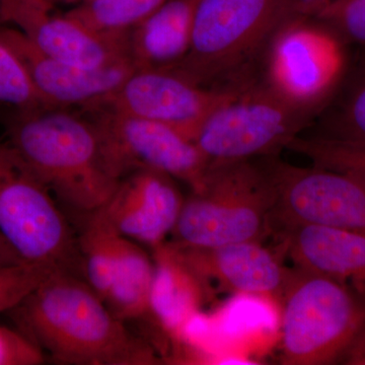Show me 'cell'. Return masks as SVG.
I'll use <instances>...</instances> for the list:
<instances>
[{
    "label": "cell",
    "instance_id": "cell-1",
    "mask_svg": "<svg viewBox=\"0 0 365 365\" xmlns=\"http://www.w3.org/2000/svg\"><path fill=\"white\" fill-rule=\"evenodd\" d=\"M19 325L54 361L150 365L160 359L79 276L55 273L13 309Z\"/></svg>",
    "mask_w": 365,
    "mask_h": 365
},
{
    "label": "cell",
    "instance_id": "cell-2",
    "mask_svg": "<svg viewBox=\"0 0 365 365\" xmlns=\"http://www.w3.org/2000/svg\"><path fill=\"white\" fill-rule=\"evenodd\" d=\"M9 144L57 200L79 212L98 210L120 180L106 162L97 127L85 113L50 108L20 113Z\"/></svg>",
    "mask_w": 365,
    "mask_h": 365
},
{
    "label": "cell",
    "instance_id": "cell-3",
    "mask_svg": "<svg viewBox=\"0 0 365 365\" xmlns=\"http://www.w3.org/2000/svg\"><path fill=\"white\" fill-rule=\"evenodd\" d=\"M292 16L287 0H199L189 52L170 69L205 88L242 85Z\"/></svg>",
    "mask_w": 365,
    "mask_h": 365
},
{
    "label": "cell",
    "instance_id": "cell-4",
    "mask_svg": "<svg viewBox=\"0 0 365 365\" xmlns=\"http://www.w3.org/2000/svg\"><path fill=\"white\" fill-rule=\"evenodd\" d=\"M275 191L263 160H239L209 168L202 186L184 200L173 242L215 248L260 242L272 223Z\"/></svg>",
    "mask_w": 365,
    "mask_h": 365
},
{
    "label": "cell",
    "instance_id": "cell-5",
    "mask_svg": "<svg viewBox=\"0 0 365 365\" xmlns=\"http://www.w3.org/2000/svg\"><path fill=\"white\" fill-rule=\"evenodd\" d=\"M282 299V364H341L365 323L364 297L340 281L295 268Z\"/></svg>",
    "mask_w": 365,
    "mask_h": 365
},
{
    "label": "cell",
    "instance_id": "cell-6",
    "mask_svg": "<svg viewBox=\"0 0 365 365\" xmlns=\"http://www.w3.org/2000/svg\"><path fill=\"white\" fill-rule=\"evenodd\" d=\"M55 199L19 153L0 144V235L21 261L81 277L78 239Z\"/></svg>",
    "mask_w": 365,
    "mask_h": 365
},
{
    "label": "cell",
    "instance_id": "cell-7",
    "mask_svg": "<svg viewBox=\"0 0 365 365\" xmlns=\"http://www.w3.org/2000/svg\"><path fill=\"white\" fill-rule=\"evenodd\" d=\"M346 43L314 16H292L273 34L258 79L287 104L316 118L349 71Z\"/></svg>",
    "mask_w": 365,
    "mask_h": 365
},
{
    "label": "cell",
    "instance_id": "cell-8",
    "mask_svg": "<svg viewBox=\"0 0 365 365\" xmlns=\"http://www.w3.org/2000/svg\"><path fill=\"white\" fill-rule=\"evenodd\" d=\"M314 119L253 79L235 88L232 95L209 114L193 141L210 167L275 157Z\"/></svg>",
    "mask_w": 365,
    "mask_h": 365
},
{
    "label": "cell",
    "instance_id": "cell-9",
    "mask_svg": "<svg viewBox=\"0 0 365 365\" xmlns=\"http://www.w3.org/2000/svg\"><path fill=\"white\" fill-rule=\"evenodd\" d=\"M83 112L97 127L112 174L121 181L141 170H157L187 182L192 191L202 186L210 165L196 143L168 125L88 108Z\"/></svg>",
    "mask_w": 365,
    "mask_h": 365
},
{
    "label": "cell",
    "instance_id": "cell-10",
    "mask_svg": "<svg viewBox=\"0 0 365 365\" xmlns=\"http://www.w3.org/2000/svg\"><path fill=\"white\" fill-rule=\"evenodd\" d=\"M275 191L272 222L283 230L323 225L365 235V184L356 178L313 165L300 168L263 160Z\"/></svg>",
    "mask_w": 365,
    "mask_h": 365
},
{
    "label": "cell",
    "instance_id": "cell-11",
    "mask_svg": "<svg viewBox=\"0 0 365 365\" xmlns=\"http://www.w3.org/2000/svg\"><path fill=\"white\" fill-rule=\"evenodd\" d=\"M234 91L197 85L172 69L136 68L111 95L90 108L165 124L193 140L204 120Z\"/></svg>",
    "mask_w": 365,
    "mask_h": 365
},
{
    "label": "cell",
    "instance_id": "cell-12",
    "mask_svg": "<svg viewBox=\"0 0 365 365\" xmlns=\"http://www.w3.org/2000/svg\"><path fill=\"white\" fill-rule=\"evenodd\" d=\"M50 0H0V24L14 26L41 52L76 66L100 67L130 58L128 36L112 37L54 11Z\"/></svg>",
    "mask_w": 365,
    "mask_h": 365
},
{
    "label": "cell",
    "instance_id": "cell-13",
    "mask_svg": "<svg viewBox=\"0 0 365 365\" xmlns=\"http://www.w3.org/2000/svg\"><path fill=\"white\" fill-rule=\"evenodd\" d=\"M0 36L19 55L36 91L49 108L93 107L116 91L137 68L130 58L100 67L76 66L41 52L14 28H0Z\"/></svg>",
    "mask_w": 365,
    "mask_h": 365
},
{
    "label": "cell",
    "instance_id": "cell-14",
    "mask_svg": "<svg viewBox=\"0 0 365 365\" xmlns=\"http://www.w3.org/2000/svg\"><path fill=\"white\" fill-rule=\"evenodd\" d=\"M174 180L157 170L132 173L93 215L116 234L153 249L172 234L184 203Z\"/></svg>",
    "mask_w": 365,
    "mask_h": 365
},
{
    "label": "cell",
    "instance_id": "cell-15",
    "mask_svg": "<svg viewBox=\"0 0 365 365\" xmlns=\"http://www.w3.org/2000/svg\"><path fill=\"white\" fill-rule=\"evenodd\" d=\"M176 247L180 256L206 281L255 297H282L292 270L260 242H240L215 248Z\"/></svg>",
    "mask_w": 365,
    "mask_h": 365
},
{
    "label": "cell",
    "instance_id": "cell-16",
    "mask_svg": "<svg viewBox=\"0 0 365 365\" xmlns=\"http://www.w3.org/2000/svg\"><path fill=\"white\" fill-rule=\"evenodd\" d=\"M283 232L295 268L340 281L365 299V235L314 225Z\"/></svg>",
    "mask_w": 365,
    "mask_h": 365
},
{
    "label": "cell",
    "instance_id": "cell-17",
    "mask_svg": "<svg viewBox=\"0 0 365 365\" xmlns=\"http://www.w3.org/2000/svg\"><path fill=\"white\" fill-rule=\"evenodd\" d=\"M153 250L150 314L163 330L178 334L202 307L208 281L190 267L172 242Z\"/></svg>",
    "mask_w": 365,
    "mask_h": 365
},
{
    "label": "cell",
    "instance_id": "cell-18",
    "mask_svg": "<svg viewBox=\"0 0 365 365\" xmlns=\"http://www.w3.org/2000/svg\"><path fill=\"white\" fill-rule=\"evenodd\" d=\"M199 0H167L128 34V53L137 68L170 69L189 52Z\"/></svg>",
    "mask_w": 365,
    "mask_h": 365
},
{
    "label": "cell",
    "instance_id": "cell-19",
    "mask_svg": "<svg viewBox=\"0 0 365 365\" xmlns=\"http://www.w3.org/2000/svg\"><path fill=\"white\" fill-rule=\"evenodd\" d=\"M155 265L137 242L117 235L116 262L105 304L122 321L150 314Z\"/></svg>",
    "mask_w": 365,
    "mask_h": 365
},
{
    "label": "cell",
    "instance_id": "cell-20",
    "mask_svg": "<svg viewBox=\"0 0 365 365\" xmlns=\"http://www.w3.org/2000/svg\"><path fill=\"white\" fill-rule=\"evenodd\" d=\"M323 113L322 131L314 135L365 144V60L352 72L348 71Z\"/></svg>",
    "mask_w": 365,
    "mask_h": 365
},
{
    "label": "cell",
    "instance_id": "cell-21",
    "mask_svg": "<svg viewBox=\"0 0 365 365\" xmlns=\"http://www.w3.org/2000/svg\"><path fill=\"white\" fill-rule=\"evenodd\" d=\"M167 0H86L66 14L93 32L124 37Z\"/></svg>",
    "mask_w": 365,
    "mask_h": 365
},
{
    "label": "cell",
    "instance_id": "cell-22",
    "mask_svg": "<svg viewBox=\"0 0 365 365\" xmlns=\"http://www.w3.org/2000/svg\"><path fill=\"white\" fill-rule=\"evenodd\" d=\"M287 150L304 155L314 165L349 175L365 184V144L300 134Z\"/></svg>",
    "mask_w": 365,
    "mask_h": 365
},
{
    "label": "cell",
    "instance_id": "cell-23",
    "mask_svg": "<svg viewBox=\"0 0 365 365\" xmlns=\"http://www.w3.org/2000/svg\"><path fill=\"white\" fill-rule=\"evenodd\" d=\"M0 103L19 113L50 109L36 91L25 66L13 47L0 36Z\"/></svg>",
    "mask_w": 365,
    "mask_h": 365
},
{
    "label": "cell",
    "instance_id": "cell-24",
    "mask_svg": "<svg viewBox=\"0 0 365 365\" xmlns=\"http://www.w3.org/2000/svg\"><path fill=\"white\" fill-rule=\"evenodd\" d=\"M55 273L61 272L26 262L0 264V313L13 311Z\"/></svg>",
    "mask_w": 365,
    "mask_h": 365
},
{
    "label": "cell",
    "instance_id": "cell-25",
    "mask_svg": "<svg viewBox=\"0 0 365 365\" xmlns=\"http://www.w3.org/2000/svg\"><path fill=\"white\" fill-rule=\"evenodd\" d=\"M314 18L330 26L346 44L365 48V0H334Z\"/></svg>",
    "mask_w": 365,
    "mask_h": 365
},
{
    "label": "cell",
    "instance_id": "cell-26",
    "mask_svg": "<svg viewBox=\"0 0 365 365\" xmlns=\"http://www.w3.org/2000/svg\"><path fill=\"white\" fill-rule=\"evenodd\" d=\"M44 361V353L33 341L0 326V365H39Z\"/></svg>",
    "mask_w": 365,
    "mask_h": 365
},
{
    "label": "cell",
    "instance_id": "cell-27",
    "mask_svg": "<svg viewBox=\"0 0 365 365\" xmlns=\"http://www.w3.org/2000/svg\"><path fill=\"white\" fill-rule=\"evenodd\" d=\"M292 16H316L334 0H287Z\"/></svg>",
    "mask_w": 365,
    "mask_h": 365
},
{
    "label": "cell",
    "instance_id": "cell-28",
    "mask_svg": "<svg viewBox=\"0 0 365 365\" xmlns=\"http://www.w3.org/2000/svg\"><path fill=\"white\" fill-rule=\"evenodd\" d=\"M341 364L365 365V323L348 348Z\"/></svg>",
    "mask_w": 365,
    "mask_h": 365
},
{
    "label": "cell",
    "instance_id": "cell-29",
    "mask_svg": "<svg viewBox=\"0 0 365 365\" xmlns=\"http://www.w3.org/2000/svg\"><path fill=\"white\" fill-rule=\"evenodd\" d=\"M21 261L18 255L7 245L4 237L0 235V264L19 263Z\"/></svg>",
    "mask_w": 365,
    "mask_h": 365
},
{
    "label": "cell",
    "instance_id": "cell-30",
    "mask_svg": "<svg viewBox=\"0 0 365 365\" xmlns=\"http://www.w3.org/2000/svg\"><path fill=\"white\" fill-rule=\"evenodd\" d=\"M53 4L56 2H66V4H79V2L86 1V0H50Z\"/></svg>",
    "mask_w": 365,
    "mask_h": 365
}]
</instances>
